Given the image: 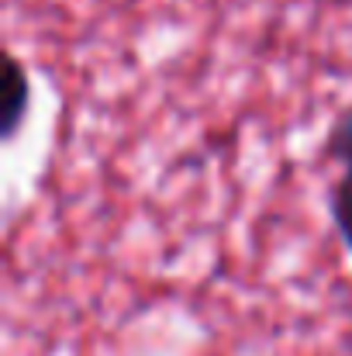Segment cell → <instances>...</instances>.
Returning a JSON list of instances; mask_svg holds the SVG:
<instances>
[{
    "label": "cell",
    "instance_id": "1",
    "mask_svg": "<svg viewBox=\"0 0 352 356\" xmlns=\"http://www.w3.org/2000/svg\"><path fill=\"white\" fill-rule=\"evenodd\" d=\"M325 156L339 166L332 187H328V215L332 229L352 252V108H346L325 138Z\"/></svg>",
    "mask_w": 352,
    "mask_h": 356
},
{
    "label": "cell",
    "instance_id": "2",
    "mask_svg": "<svg viewBox=\"0 0 352 356\" xmlns=\"http://www.w3.org/2000/svg\"><path fill=\"white\" fill-rule=\"evenodd\" d=\"M0 90H3V101H0V135L3 142H10L21 124L28 118V104H31V80H28V70L17 56H3V80H0Z\"/></svg>",
    "mask_w": 352,
    "mask_h": 356
}]
</instances>
